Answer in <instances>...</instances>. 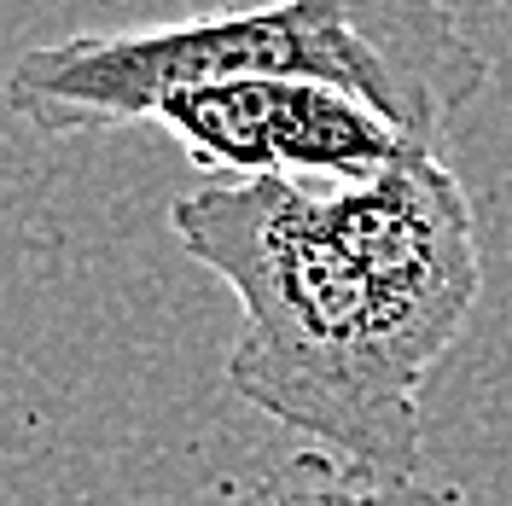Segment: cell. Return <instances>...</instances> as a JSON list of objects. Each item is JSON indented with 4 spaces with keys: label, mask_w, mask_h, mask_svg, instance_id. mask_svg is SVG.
<instances>
[{
    "label": "cell",
    "mask_w": 512,
    "mask_h": 506,
    "mask_svg": "<svg viewBox=\"0 0 512 506\" xmlns=\"http://www.w3.org/2000/svg\"><path fill=\"white\" fill-rule=\"evenodd\" d=\"M169 227L245 309L227 384L373 483L419 477V396L483 291L472 198L437 146L367 187L216 181Z\"/></svg>",
    "instance_id": "obj_1"
},
{
    "label": "cell",
    "mask_w": 512,
    "mask_h": 506,
    "mask_svg": "<svg viewBox=\"0 0 512 506\" xmlns=\"http://www.w3.org/2000/svg\"><path fill=\"white\" fill-rule=\"evenodd\" d=\"M239 76L350 88L408 140L437 146L483 94L489 59L443 0H262L30 47L6 76V105L41 134H88L152 123L169 94Z\"/></svg>",
    "instance_id": "obj_2"
},
{
    "label": "cell",
    "mask_w": 512,
    "mask_h": 506,
    "mask_svg": "<svg viewBox=\"0 0 512 506\" xmlns=\"http://www.w3.org/2000/svg\"><path fill=\"white\" fill-rule=\"evenodd\" d=\"M152 123L169 128L175 146L216 181L280 175L303 187H367L419 146L361 94L291 76L181 88Z\"/></svg>",
    "instance_id": "obj_3"
},
{
    "label": "cell",
    "mask_w": 512,
    "mask_h": 506,
    "mask_svg": "<svg viewBox=\"0 0 512 506\" xmlns=\"http://www.w3.org/2000/svg\"><path fill=\"white\" fill-rule=\"evenodd\" d=\"M367 501H373V477H361L332 448H303L280 466H268L256 483H245L233 506H367Z\"/></svg>",
    "instance_id": "obj_4"
},
{
    "label": "cell",
    "mask_w": 512,
    "mask_h": 506,
    "mask_svg": "<svg viewBox=\"0 0 512 506\" xmlns=\"http://www.w3.org/2000/svg\"><path fill=\"white\" fill-rule=\"evenodd\" d=\"M367 506H472L448 483H419V477H396V483H373Z\"/></svg>",
    "instance_id": "obj_5"
}]
</instances>
